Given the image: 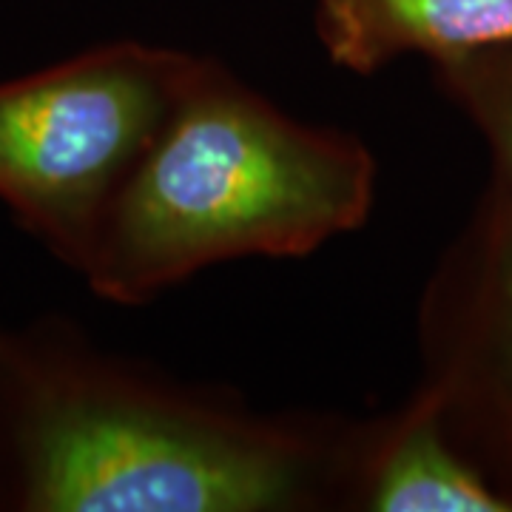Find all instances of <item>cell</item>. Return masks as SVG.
<instances>
[{
    "label": "cell",
    "mask_w": 512,
    "mask_h": 512,
    "mask_svg": "<svg viewBox=\"0 0 512 512\" xmlns=\"http://www.w3.org/2000/svg\"><path fill=\"white\" fill-rule=\"evenodd\" d=\"M373 177L356 137L302 126L200 63L80 274L137 305L225 259L311 254L365 222Z\"/></svg>",
    "instance_id": "6da1fadb"
},
{
    "label": "cell",
    "mask_w": 512,
    "mask_h": 512,
    "mask_svg": "<svg viewBox=\"0 0 512 512\" xmlns=\"http://www.w3.org/2000/svg\"><path fill=\"white\" fill-rule=\"evenodd\" d=\"M0 404L23 510H274L305 478L291 439L154 410L46 333L0 336Z\"/></svg>",
    "instance_id": "7a4b0ae2"
},
{
    "label": "cell",
    "mask_w": 512,
    "mask_h": 512,
    "mask_svg": "<svg viewBox=\"0 0 512 512\" xmlns=\"http://www.w3.org/2000/svg\"><path fill=\"white\" fill-rule=\"evenodd\" d=\"M197 66L180 52L109 43L0 83V202L20 228L83 271Z\"/></svg>",
    "instance_id": "3957f363"
},
{
    "label": "cell",
    "mask_w": 512,
    "mask_h": 512,
    "mask_svg": "<svg viewBox=\"0 0 512 512\" xmlns=\"http://www.w3.org/2000/svg\"><path fill=\"white\" fill-rule=\"evenodd\" d=\"M316 29L350 72H376L404 52L456 63L512 46V0H319Z\"/></svg>",
    "instance_id": "277c9868"
},
{
    "label": "cell",
    "mask_w": 512,
    "mask_h": 512,
    "mask_svg": "<svg viewBox=\"0 0 512 512\" xmlns=\"http://www.w3.org/2000/svg\"><path fill=\"white\" fill-rule=\"evenodd\" d=\"M370 510L507 512L512 504L453 456L436 421L424 419L407 427L384 456L370 487Z\"/></svg>",
    "instance_id": "5b68a950"
},
{
    "label": "cell",
    "mask_w": 512,
    "mask_h": 512,
    "mask_svg": "<svg viewBox=\"0 0 512 512\" xmlns=\"http://www.w3.org/2000/svg\"><path fill=\"white\" fill-rule=\"evenodd\" d=\"M495 123V140L501 146V154H504V163L510 168L512 174V89L507 94V100L501 103V109L493 114Z\"/></svg>",
    "instance_id": "8992f818"
},
{
    "label": "cell",
    "mask_w": 512,
    "mask_h": 512,
    "mask_svg": "<svg viewBox=\"0 0 512 512\" xmlns=\"http://www.w3.org/2000/svg\"><path fill=\"white\" fill-rule=\"evenodd\" d=\"M501 293H504V313H507V330L512 342V248L504 256V268H501Z\"/></svg>",
    "instance_id": "52a82bcc"
}]
</instances>
